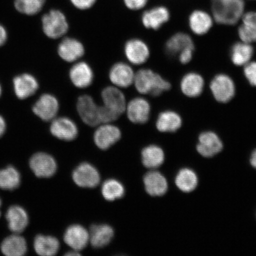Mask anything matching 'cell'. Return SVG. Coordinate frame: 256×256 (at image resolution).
Listing matches in <instances>:
<instances>
[{"label": "cell", "instance_id": "1", "mask_svg": "<svg viewBox=\"0 0 256 256\" xmlns=\"http://www.w3.org/2000/svg\"><path fill=\"white\" fill-rule=\"evenodd\" d=\"M134 84L140 94L158 96L168 91L171 84L158 74L152 70H139L134 78Z\"/></svg>", "mask_w": 256, "mask_h": 256}, {"label": "cell", "instance_id": "2", "mask_svg": "<svg viewBox=\"0 0 256 256\" xmlns=\"http://www.w3.org/2000/svg\"><path fill=\"white\" fill-rule=\"evenodd\" d=\"M244 3L243 0H212V12L217 23L234 25L243 16Z\"/></svg>", "mask_w": 256, "mask_h": 256}, {"label": "cell", "instance_id": "3", "mask_svg": "<svg viewBox=\"0 0 256 256\" xmlns=\"http://www.w3.org/2000/svg\"><path fill=\"white\" fill-rule=\"evenodd\" d=\"M44 34L51 39L64 36L68 30L66 16L58 10H50L41 18Z\"/></svg>", "mask_w": 256, "mask_h": 256}, {"label": "cell", "instance_id": "4", "mask_svg": "<svg viewBox=\"0 0 256 256\" xmlns=\"http://www.w3.org/2000/svg\"><path fill=\"white\" fill-rule=\"evenodd\" d=\"M210 88L214 98L220 103H228L236 94L234 82L229 76L224 74L214 76L210 82Z\"/></svg>", "mask_w": 256, "mask_h": 256}, {"label": "cell", "instance_id": "5", "mask_svg": "<svg viewBox=\"0 0 256 256\" xmlns=\"http://www.w3.org/2000/svg\"><path fill=\"white\" fill-rule=\"evenodd\" d=\"M76 108L82 120L88 126H96L101 124L100 106L95 103L91 96H80L76 103Z\"/></svg>", "mask_w": 256, "mask_h": 256}, {"label": "cell", "instance_id": "6", "mask_svg": "<svg viewBox=\"0 0 256 256\" xmlns=\"http://www.w3.org/2000/svg\"><path fill=\"white\" fill-rule=\"evenodd\" d=\"M30 168L38 178H49L55 174L57 170L56 160L44 152H38L32 156Z\"/></svg>", "mask_w": 256, "mask_h": 256}, {"label": "cell", "instance_id": "7", "mask_svg": "<svg viewBox=\"0 0 256 256\" xmlns=\"http://www.w3.org/2000/svg\"><path fill=\"white\" fill-rule=\"evenodd\" d=\"M72 178L80 187L94 188L100 183V176L94 166L83 162L74 170Z\"/></svg>", "mask_w": 256, "mask_h": 256}, {"label": "cell", "instance_id": "8", "mask_svg": "<svg viewBox=\"0 0 256 256\" xmlns=\"http://www.w3.org/2000/svg\"><path fill=\"white\" fill-rule=\"evenodd\" d=\"M104 106L108 110L120 116L126 110V98L122 92L117 87L106 88L102 92Z\"/></svg>", "mask_w": 256, "mask_h": 256}, {"label": "cell", "instance_id": "9", "mask_svg": "<svg viewBox=\"0 0 256 256\" xmlns=\"http://www.w3.org/2000/svg\"><path fill=\"white\" fill-rule=\"evenodd\" d=\"M58 110V101L55 96L49 94L41 96L33 107L34 114L46 122L55 119Z\"/></svg>", "mask_w": 256, "mask_h": 256}, {"label": "cell", "instance_id": "10", "mask_svg": "<svg viewBox=\"0 0 256 256\" xmlns=\"http://www.w3.org/2000/svg\"><path fill=\"white\" fill-rule=\"evenodd\" d=\"M121 132L120 128L108 124H104L96 130L94 135L96 145L99 148L106 150L120 139Z\"/></svg>", "mask_w": 256, "mask_h": 256}, {"label": "cell", "instance_id": "11", "mask_svg": "<svg viewBox=\"0 0 256 256\" xmlns=\"http://www.w3.org/2000/svg\"><path fill=\"white\" fill-rule=\"evenodd\" d=\"M50 124V133L60 140L70 142L78 136V126L70 118L62 117L52 120Z\"/></svg>", "mask_w": 256, "mask_h": 256}, {"label": "cell", "instance_id": "12", "mask_svg": "<svg viewBox=\"0 0 256 256\" xmlns=\"http://www.w3.org/2000/svg\"><path fill=\"white\" fill-rule=\"evenodd\" d=\"M126 110L128 119L132 123L144 124L149 120L151 106L146 99L136 98L130 102Z\"/></svg>", "mask_w": 256, "mask_h": 256}, {"label": "cell", "instance_id": "13", "mask_svg": "<svg viewBox=\"0 0 256 256\" xmlns=\"http://www.w3.org/2000/svg\"><path fill=\"white\" fill-rule=\"evenodd\" d=\"M64 240L74 250L80 252L86 248L89 242V232L82 226L74 224L66 230Z\"/></svg>", "mask_w": 256, "mask_h": 256}, {"label": "cell", "instance_id": "14", "mask_svg": "<svg viewBox=\"0 0 256 256\" xmlns=\"http://www.w3.org/2000/svg\"><path fill=\"white\" fill-rule=\"evenodd\" d=\"M197 151L204 158H212L223 148V144L218 136L213 132L202 133L199 137Z\"/></svg>", "mask_w": 256, "mask_h": 256}, {"label": "cell", "instance_id": "15", "mask_svg": "<svg viewBox=\"0 0 256 256\" xmlns=\"http://www.w3.org/2000/svg\"><path fill=\"white\" fill-rule=\"evenodd\" d=\"M124 54L130 62L135 65H140L148 59L150 50L147 44L142 40L132 39L126 43Z\"/></svg>", "mask_w": 256, "mask_h": 256}, {"label": "cell", "instance_id": "16", "mask_svg": "<svg viewBox=\"0 0 256 256\" xmlns=\"http://www.w3.org/2000/svg\"><path fill=\"white\" fill-rule=\"evenodd\" d=\"M136 74L128 64L124 62L115 64L110 72V78L117 88H127L134 83Z\"/></svg>", "mask_w": 256, "mask_h": 256}, {"label": "cell", "instance_id": "17", "mask_svg": "<svg viewBox=\"0 0 256 256\" xmlns=\"http://www.w3.org/2000/svg\"><path fill=\"white\" fill-rule=\"evenodd\" d=\"M70 78L76 87L87 88L94 81V72L88 64L80 62L74 65L70 70Z\"/></svg>", "mask_w": 256, "mask_h": 256}, {"label": "cell", "instance_id": "18", "mask_svg": "<svg viewBox=\"0 0 256 256\" xmlns=\"http://www.w3.org/2000/svg\"><path fill=\"white\" fill-rule=\"evenodd\" d=\"M58 52L63 60L72 62L78 60L84 55V48L78 40L66 38L59 44Z\"/></svg>", "mask_w": 256, "mask_h": 256}, {"label": "cell", "instance_id": "19", "mask_svg": "<svg viewBox=\"0 0 256 256\" xmlns=\"http://www.w3.org/2000/svg\"><path fill=\"white\" fill-rule=\"evenodd\" d=\"M204 87V80L200 74L192 72L186 74L182 78L180 88L187 97L194 98L202 94Z\"/></svg>", "mask_w": 256, "mask_h": 256}, {"label": "cell", "instance_id": "20", "mask_svg": "<svg viewBox=\"0 0 256 256\" xmlns=\"http://www.w3.org/2000/svg\"><path fill=\"white\" fill-rule=\"evenodd\" d=\"M146 190L152 196H162L168 190L167 180L160 172L152 171L148 172L144 178Z\"/></svg>", "mask_w": 256, "mask_h": 256}, {"label": "cell", "instance_id": "21", "mask_svg": "<svg viewBox=\"0 0 256 256\" xmlns=\"http://www.w3.org/2000/svg\"><path fill=\"white\" fill-rule=\"evenodd\" d=\"M14 84L16 96L22 100L34 95L39 88L36 78L28 74L16 76L14 80Z\"/></svg>", "mask_w": 256, "mask_h": 256}, {"label": "cell", "instance_id": "22", "mask_svg": "<svg viewBox=\"0 0 256 256\" xmlns=\"http://www.w3.org/2000/svg\"><path fill=\"white\" fill-rule=\"evenodd\" d=\"M6 216L8 228L14 233H22L28 226V217L26 211L20 206L9 208Z\"/></svg>", "mask_w": 256, "mask_h": 256}, {"label": "cell", "instance_id": "23", "mask_svg": "<svg viewBox=\"0 0 256 256\" xmlns=\"http://www.w3.org/2000/svg\"><path fill=\"white\" fill-rule=\"evenodd\" d=\"M114 231L112 227L106 224L92 226L89 232V241L92 247L96 248H103L113 239Z\"/></svg>", "mask_w": 256, "mask_h": 256}, {"label": "cell", "instance_id": "24", "mask_svg": "<svg viewBox=\"0 0 256 256\" xmlns=\"http://www.w3.org/2000/svg\"><path fill=\"white\" fill-rule=\"evenodd\" d=\"M170 16L168 8L158 7L146 11L142 15V24L146 28L158 30L167 22Z\"/></svg>", "mask_w": 256, "mask_h": 256}, {"label": "cell", "instance_id": "25", "mask_svg": "<svg viewBox=\"0 0 256 256\" xmlns=\"http://www.w3.org/2000/svg\"><path fill=\"white\" fill-rule=\"evenodd\" d=\"M1 250L3 254L8 256H24L28 250L26 241L19 234L14 233L2 242Z\"/></svg>", "mask_w": 256, "mask_h": 256}, {"label": "cell", "instance_id": "26", "mask_svg": "<svg viewBox=\"0 0 256 256\" xmlns=\"http://www.w3.org/2000/svg\"><path fill=\"white\" fill-rule=\"evenodd\" d=\"M182 124L180 115L174 111L166 110L158 115L156 126L160 132H174L180 129Z\"/></svg>", "mask_w": 256, "mask_h": 256}, {"label": "cell", "instance_id": "27", "mask_svg": "<svg viewBox=\"0 0 256 256\" xmlns=\"http://www.w3.org/2000/svg\"><path fill=\"white\" fill-rule=\"evenodd\" d=\"M212 24V18L206 12L196 10L190 16V26L194 34L204 35L207 34Z\"/></svg>", "mask_w": 256, "mask_h": 256}, {"label": "cell", "instance_id": "28", "mask_svg": "<svg viewBox=\"0 0 256 256\" xmlns=\"http://www.w3.org/2000/svg\"><path fill=\"white\" fill-rule=\"evenodd\" d=\"M60 242L52 236L38 235L34 240V248L38 254L52 256L59 251Z\"/></svg>", "mask_w": 256, "mask_h": 256}, {"label": "cell", "instance_id": "29", "mask_svg": "<svg viewBox=\"0 0 256 256\" xmlns=\"http://www.w3.org/2000/svg\"><path fill=\"white\" fill-rule=\"evenodd\" d=\"M194 48V43L190 35L178 33L172 36L166 44V52L171 56H178L187 48Z\"/></svg>", "mask_w": 256, "mask_h": 256}, {"label": "cell", "instance_id": "30", "mask_svg": "<svg viewBox=\"0 0 256 256\" xmlns=\"http://www.w3.org/2000/svg\"><path fill=\"white\" fill-rule=\"evenodd\" d=\"M254 50L251 44L244 42L236 43L232 48L230 57L232 62L236 66H244L250 62Z\"/></svg>", "mask_w": 256, "mask_h": 256}, {"label": "cell", "instance_id": "31", "mask_svg": "<svg viewBox=\"0 0 256 256\" xmlns=\"http://www.w3.org/2000/svg\"><path fill=\"white\" fill-rule=\"evenodd\" d=\"M142 161L144 166L146 168H158L164 162V152L158 146H146L143 149L142 152Z\"/></svg>", "mask_w": 256, "mask_h": 256}, {"label": "cell", "instance_id": "32", "mask_svg": "<svg viewBox=\"0 0 256 256\" xmlns=\"http://www.w3.org/2000/svg\"><path fill=\"white\" fill-rule=\"evenodd\" d=\"M20 174L14 167L8 166L0 170V188L2 190H14L20 186Z\"/></svg>", "mask_w": 256, "mask_h": 256}, {"label": "cell", "instance_id": "33", "mask_svg": "<svg viewBox=\"0 0 256 256\" xmlns=\"http://www.w3.org/2000/svg\"><path fill=\"white\" fill-rule=\"evenodd\" d=\"M175 182L179 190L186 193H190L197 187L198 178L191 170L184 168L178 172Z\"/></svg>", "mask_w": 256, "mask_h": 256}, {"label": "cell", "instance_id": "34", "mask_svg": "<svg viewBox=\"0 0 256 256\" xmlns=\"http://www.w3.org/2000/svg\"><path fill=\"white\" fill-rule=\"evenodd\" d=\"M46 2V0H14V7L21 14L33 16L42 11Z\"/></svg>", "mask_w": 256, "mask_h": 256}, {"label": "cell", "instance_id": "35", "mask_svg": "<svg viewBox=\"0 0 256 256\" xmlns=\"http://www.w3.org/2000/svg\"><path fill=\"white\" fill-rule=\"evenodd\" d=\"M102 194L106 200L114 201L124 196V188L120 182L110 179L102 185Z\"/></svg>", "mask_w": 256, "mask_h": 256}, {"label": "cell", "instance_id": "36", "mask_svg": "<svg viewBox=\"0 0 256 256\" xmlns=\"http://www.w3.org/2000/svg\"><path fill=\"white\" fill-rule=\"evenodd\" d=\"M238 33L242 42L251 44L256 42V32L244 24L240 26Z\"/></svg>", "mask_w": 256, "mask_h": 256}, {"label": "cell", "instance_id": "37", "mask_svg": "<svg viewBox=\"0 0 256 256\" xmlns=\"http://www.w3.org/2000/svg\"><path fill=\"white\" fill-rule=\"evenodd\" d=\"M244 74L251 86L256 87V62H249L244 66Z\"/></svg>", "mask_w": 256, "mask_h": 256}, {"label": "cell", "instance_id": "38", "mask_svg": "<svg viewBox=\"0 0 256 256\" xmlns=\"http://www.w3.org/2000/svg\"><path fill=\"white\" fill-rule=\"evenodd\" d=\"M243 24L256 32V12H250L242 16Z\"/></svg>", "mask_w": 256, "mask_h": 256}, {"label": "cell", "instance_id": "39", "mask_svg": "<svg viewBox=\"0 0 256 256\" xmlns=\"http://www.w3.org/2000/svg\"><path fill=\"white\" fill-rule=\"evenodd\" d=\"M194 50V48H190L182 51L178 55L180 62L183 64L190 63L193 58Z\"/></svg>", "mask_w": 256, "mask_h": 256}, {"label": "cell", "instance_id": "40", "mask_svg": "<svg viewBox=\"0 0 256 256\" xmlns=\"http://www.w3.org/2000/svg\"><path fill=\"white\" fill-rule=\"evenodd\" d=\"M124 2L128 8L136 10L143 8L148 0H124Z\"/></svg>", "mask_w": 256, "mask_h": 256}, {"label": "cell", "instance_id": "41", "mask_svg": "<svg viewBox=\"0 0 256 256\" xmlns=\"http://www.w3.org/2000/svg\"><path fill=\"white\" fill-rule=\"evenodd\" d=\"M74 6L81 10L90 8L94 4L96 0H71Z\"/></svg>", "mask_w": 256, "mask_h": 256}, {"label": "cell", "instance_id": "42", "mask_svg": "<svg viewBox=\"0 0 256 256\" xmlns=\"http://www.w3.org/2000/svg\"><path fill=\"white\" fill-rule=\"evenodd\" d=\"M7 34L5 28L0 24V46H3L7 40Z\"/></svg>", "mask_w": 256, "mask_h": 256}, {"label": "cell", "instance_id": "43", "mask_svg": "<svg viewBox=\"0 0 256 256\" xmlns=\"http://www.w3.org/2000/svg\"><path fill=\"white\" fill-rule=\"evenodd\" d=\"M6 129V122L1 115H0V138H1L5 133Z\"/></svg>", "mask_w": 256, "mask_h": 256}, {"label": "cell", "instance_id": "44", "mask_svg": "<svg viewBox=\"0 0 256 256\" xmlns=\"http://www.w3.org/2000/svg\"><path fill=\"white\" fill-rule=\"evenodd\" d=\"M250 163L252 167L256 168V150L252 153L250 158Z\"/></svg>", "mask_w": 256, "mask_h": 256}, {"label": "cell", "instance_id": "45", "mask_svg": "<svg viewBox=\"0 0 256 256\" xmlns=\"http://www.w3.org/2000/svg\"><path fill=\"white\" fill-rule=\"evenodd\" d=\"M81 254H80V252L78 251L73 250L70 252H67V254H66V256H80Z\"/></svg>", "mask_w": 256, "mask_h": 256}, {"label": "cell", "instance_id": "46", "mask_svg": "<svg viewBox=\"0 0 256 256\" xmlns=\"http://www.w3.org/2000/svg\"><path fill=\"white\" fill-rule=\"evenodd\" d=\"M2 206V200L1 199H0V208H1ZM0 216H1V211H0Z\"/></svg>", "mask_w": 256, "mask_h": 256}, {"label": "cell", "instance_id": "47", "mask_svg": "<svg viewBox=\"0 0 256 256\" xmlns=\"http://www.w3.org/2000/svg\"><path fill=\"white\" fill-rule=\"evenodd\" d=\"M2 94V88H1V86H0V96H1Z\"/></svg>", "mask_w": 256, "mask_h": 256}]
</instances>
